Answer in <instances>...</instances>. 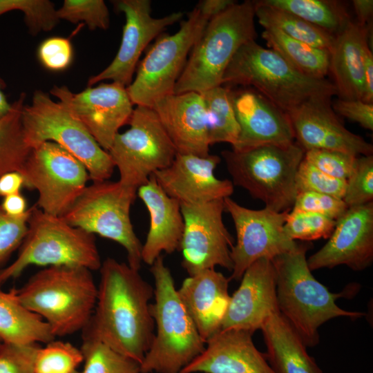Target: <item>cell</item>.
Wrapping results in <instances>:
<instances>
[{
    "label": "cell",
    "mask_w": 373,
    "mask_h": 373,
    "mask_svg": "<svg viewBox=\"0 0 373 373\" xmlns=\"http://www.w3.org/2000/svg\"><path fill=\"white\" fill-rule=\"evenodd\" d=\"M222 318L220 329H242L254 332L273 314L280 312L276 273L271 260L260 258L244 272Z\"/></svg>",
    "instance_id": "cell-21"
},
{
    "label": "cell",
    "mask_w": 373,
    "mask_h": 373,
    "mask_svg": "<svg viewBox=\"0 0 373 373\" xmlns=\"http://www.w3.org/2000/svg\"><path fill=\"white\" fill-rule=\"evenodd\" d=\"M260 329L267 347L266 358L275 373H323L280 312L271 314Z\"/></svg>",
    "instance_id": "cell-28"
},
{
    "label": "cell",
    "mask_w": 373,
    "mask_h": 373,
    "mask_svg": "<svg viewBox=\"0 0 373 373\" xmlns=\"http://www.w3.org/2000/svg\"><path fill=\"white\" fill-rule=\"evenodd\" d=\"M12 10L23 12L32 35L52 30L59 23L55 4L48 0H0V16Z\"/></svg>",
    "instance_id": "cell-37"
},
{
    "label": "cell",
    "mask_w": 373,
    "mask_h": 373,
    "mask_svg": "<svg viewBox=\"0 0 373 373\" xmlns=\"http://www.w3.org/2000/svg\"><path fill=\"white\" fill-rule=\"evenodd\" d=\"M26 97L21 93L0 119V177L10 171L21 173L31 150L25 141L21 122Z\"/></svg>",
    "instance_id": "cell-34"
},
{
    "label": "cell",
    "mask_w": 373,
    "mask_h": 373,
    "mask_svg": "<svg viewBox=\"0 0 373 373\" xmlns=\"http://www.w3.org/2000/svg\"><path fill=\"white\" fill-rule=\"evenodd\" d=\"M327 243L307 259L311 271L346 265L362 271L373 261V202L348 207Z\"/></svg>",
    "instance_id": "cell-18"
},
{
    "label": "cell",
    "mask_w": 373,
    "mask_h": 373,
    "mask_svg": "<svg viewBox=\"0 0 373 373\" xmlns=\"http://www.w3.org/2000/svg\"><path fill=\"white\" fill-rule=\"evenodd\" d=\"M297 194L316 192L343 198L346 180L329 176L307 162L301 161L296 177Z\"/></svg>",
    "instance_id": "cell-41"
},
{
    "label": "cell",
    "mask_w": 373,
    "mask_h": 373,
    "mask_svg": "<svg viewBox=\"0 0 373 373\" xmlns=\"http://www.w3.org/2000/svg\"><path fill=\"white\" fill-rule=\"evenodd\" d=\"M13 291L25 307L49 325L55 337L83 330L97 296L91 271L74 266L45 267Z\"/></svg>",
    "instance_id": "cell-3"
},
{
    "label": "cell",
    "mask_w": 373,
    "mask_h": 373,
    "mask_svg": "<svg viewBox=\"0 0 373 373\" xmlns=\"http://www.w3.org/2000/svg\"><path fill=\"white\" fill-rule=\"evenodd\" d=\"M336 224V220L321 214L291 209L288 212L284 224L287 235L292 240L311 241L328 238Z\"/></svg>",
    "instance_id": "cell-38"
},
{
    "label": "cell",
    "mask_w": 373,
    "mask_h": 373,
    "mask_svg": "<svg viewBox=\"0 0 373 373\" xmlns=\"http://www.w3.org/2000/svg\"><path fill=\"white\" fill-rule=\"evenodd\" d=\"M229 281V278L215 269H204L189 276L178 289L181 301L205 343L220 329L231 297Z\"/></svg>",
    "instance_id": "cell-26"
},
{
    "label": "cell",
    "mask_w": 373,
    "mask_h": 373,
    "mask_svg": "<svg viewBox=\"0 0 373 373\" xmlns=\"http://www.w3.org/2000/svg\"><path fill=\"white\" fill-rule=\"evenodd\" d=\"M347 209L342 198L316 192H301L297 194L291 209L321 214L336 221Z\"/></svg>",
    "instance_id": "cell-46"
},
{
    "label": "cell",
    "mask_w": 373,
    "mask_h": 373,
    "mask_svg": "<svg viewBox=\"0 0 373 373\" xmlns=\"http://www.w3.org/2000/svg\"><path fill=\"white\" fill-rule=\"evenodd\" d=\"M357 156L338 151L311 149L304 159L325 174L346 180L351 175Z\"/></svg>",
    "instance_id": "cell-42"
},
{
    "label": "cell",
    "mask_w": 373,
    "mask_h": 373,
    "mask_svg": "<svg viewBox=\"0 0 373 373\" xmlns=\"http://www.w3.org/2000/svg\"><path fill=\"white\" fill-rule=\"evenodd\" d=\"M332 107L336 115L354 121L366 129L373 130V103L338 97L332 104Z\"/></svg>",
    "instance_id": "cell-47"
},
{
    "label": "cell",
    "mask_w": 373,
    "mask_h": 373,
    "mask_svg": "<svg viewBox=\"0 0 373 373\" xmlns=\"http://www.w3.org/2000/svg\"><path fill=\"white\" fill-rule=\"evenodd\" d=\"M74 372H73V373H74ZM35 373H38V372H35Z\"/></svg>",
    "instance_id": "cell-55"
},
{
    "label": "cell",
    "mask_w": 373,
    "mask_h": 373,
    "mask_svg": "<svg viewBox=\"0 0 373 373\" xmlns=\"http://www.w3.org/2000/svg\"><path fill=\"white\" fill-rule=\"evenodd\" d=\"M211 19L198 3L182 20L178 32L157 37L126 87L133 105L152 107L158 99L174 93L189 53Z\"/></svg>",
    "instance_id": "cell-10"
},
{
    "label": "cell",
    "mask_w": 373,
    "mask_h": 373,
    "mask_svg": "<svg viewBox=\"0 0 373 373\" xmlns=\"http://www.w3.org/2000/svg\"><path fill=\"white\" fill-rule=\"evenodd\" d=\"M150 271L155 282L151 309L156 332L140 363V373H180L202 353L206 343L181 301L162 255Z\"/></svg>",
    "instance_id": "cell-5"
},
{
    "label": "cell",
    "mask_w": 373,
    "mask_h": 373,
    "mask_svg": "<svg viewBox=\"0 0 373 373\" xmlns=\"http://www.w3.org/2000/svg\"><path fill=\"white\" fill-rule=\"evenodd\" d=\"M373 199V156L357 157L354 168L346 180L343 200L348 207L363 205Z\"/></svg>",
    "instance_id": "cell-40"
},
{
    "label": "cell",
    "mask_w": 373,
    "mask_h": 373,
    "mask_svg": "<svg viewBox=\"0 0 373 373\" xmlns=\"http://www.w3.org/2000/svg\"><path fill=\"white\" fill-rule=\"evenodd\" d=\"M25 186V179L19 171H10L0 177V197L20 193L22 187Z\"/></svg>",
    "instance_id": "cell-48"
},
{
    "label": "cell",
    "mask_w": 373,
    "mask_h": 373,
    "mask_svg": "<svg viewBox=\"0 0 373 373\" xmlns=\"http://www.w3.org/2000/svg\"><path fill=\"white\" fill-rule=\"evenodd\" d=\"M220 161L216 155L177 153L171 165L153 175L164 192L180 204L224 200L233 193V184L229 180L216 178L215 170Z\"/></svg>",
    "instance_id": "cell-20"
},
{
    "label": "cell",
    "mask_w": 373,
    "mask_h": 373,
    "mask_svg": "<svg viewBox=\"0 0 373 373\" xmlns=\"http://www.w3.org/2000/svg\"><path fill=\"white\" fill-rule=\"evenodd\" d=\"M108 151L124 186L137 189L173 162L177 151L151 108L137 106L128 123Z\"/></svg>",
    "instance_id": "cell-12"
},
{
    "label": "cell",
    "mask_w": 373,
    "mask_h": 373,
    "mask_svg": "<svg viewBox=\"0 0 373 373\" xmlns=\"http://www.w3.org/2000/svg\"><path fill=\"white\" fill-rule=\"evenodd\" d=\"M254 1L234 3L211 18L193 45L175 84V94L201 93L222 85L226 68L239 48L255 40Z\"/></svg>",
    "instance_id": "cell-6"
},
{
    "label": "cell",
    "mask_w": 373,
    "mask_h": 373,
    "mask_svg": "<svg viewBox=\"0 0 373 373\" xmlns=\"http://www.w3.org/2000/svg\"><path fill=\"white\" fill-rule=\"evenodd\" d=\"M240 132L232 150L240 151L262 145H288L295 142L287 113L253 88L232 90Z\"/></svg>",
    "instance_id": "cell-22"
},
{
    "label": "cell",
    "mask_w": 373,
    "mask_h": 373,
    "mask_svg": "<svg viewBox=\"0 0 373 373\" xmlns=\"http://www.w3.org/2000/svg\"><path fill=\"white\" fill-rule=\"evenodd\" d=\"M204 104L210 146L220 142L236 143L240 128L233 104L232 90L220 85L200 93Z\"/></svg>",
    "instance_id": "cell-33"
},
{
    "label": "cell",
    "mask_w": 373,
    "mask_h": 373,
    "mask_svg": "<svg viewBox=\"0 0 373 373\" xmlns=\"http://www.w3.org/2000/svg\"><path fill=\"white\" fill-rule=\"evenodd\" d=\"M39 343L0 345V373H35Z\"/></svg>",
    "instance_id": "cell-44"
},
{
    "label": "cell",
    "mask_w": 373,
    "mask_h": 373,
    "mask_svg": "<svg viewBox=\"0 0 373 373\" xmlns=\"http://www.w3.org/2000/svg\"><path fill=\"white\" fill-rule=\"evenodd\" d=\"M91 319L85 327L118 353L140 364L154 336L150 300L153 287L128 264L107 258Z\"/></svg>",
    "instance_id": "cell-1"
},
{
    "label": "cell",
    "mask_w": 373,
    "mask_h": 373,
    "mask_svg": "<svg viewBox=\"0 0 373 373\" xmlns=\"http://www.w3.org/2000/svg\"><path fill=\"white\" fill-rule=\"evenodd\" d=\"M82 331L84 367L79 373H140L139 363L115 351L87 329Z\"/></svg>",
    "instance_id": "cell-35"
},
{
    "label": "cell",
    "mask_w": 373,
    "mask_h": 373,
    "mask_svg": "<svg viewBox=\"0 0 373 373\" xmlns=\"http://www.w3.org/2000/svg\"><path fill=\"white\" fill-rule=\"evenodd\" d=\"M352 5L356 17L355 21L361 26L370 24L373 14V1L354 0Z\"/></svg>",
    "instance_id": "cell-51"
},
{
    "label": "cell",
    "mask_w": 373,
    "mask_h": 373,
    "mask_svg": "<svg viewBox=\"0 0 373 373\" xmlns=\"http://www.w3.org/2000/svg\"><path fill=\"white\" fill-rule=\"evenodd\" d=\"M262 37L270 49L303 74L320 79L329 74L328 50L312 46L274 28H264Z\"/></svg>",
    "instance_id": "cell-30"
},
{
    "label": "cell",
    "mask_w": 373,
    "mask_h": 373,
    "mask_svg": "<svg viewBox=\"0 0 373 373\" xmlns=\"http://www.w3.org/2000/svg\"><path fill=\"white\" fill-rule=\"evenodd\" d=\"M223 201L224 211L231 217L236 233V244L231 249L233 269L229 280H240L255 261L260 258L271 260L297 246L284 229L288 212H276L267 207L251 209L230 197Z\"/></svg>",
    "instance_id": "cell-14"
},
{
    "label": "cell",
    "mask_w": 373,
    "mask_h": 373,
    "mask_svg": "<svg viewBox=\"0 0 373 373\" xmlns=\"http://www.w3.org/2000/svg\"><path fill=\"white\" fill-rule=\"evenodd\" d=\"M74 373H79L78 370H76Z\"/></svg>",
    "instance_id": "cell-54"
},
{
    "label": "cell",
    "mask_w": 373,
    "mask_h": 373,
    "mask_svg": "<svg viewBox=\"0 0 373 373\" xmlns=\"http://www.w3.org/2000/svg\"><path fill=\"white\" fill-rule=\"evenodd\" d=\"M0 206L5 213L13 217L22 216L28 209L26 200L21 192L3 198Z\"/></svg>",
    "instance_id": "cell-50"
},
{
    "label": "cell",
    "mask_w": 373,
    "mask_h": 373,
    "mask_svg": "<svg viewBox=\"0 0 373 373\" xmlns=\"http://www.w3.org/2000/svg\"><path fill=\"white\" fill-rule=\"evenodd\" d=\"M222 85L251 87L286 113L312 98L337 95L332 82L303 74L255 40L237 51L224 71Z\"/></svg>",
    "instance_id": "cell-4"
},
{
    "label": "cell",
    "mask_w": 373,
    "mask_h": 373,
    "mask_svg": "<svg viewBox=\"0 0 373 373\" xmlns=\"http://www.w3.org/2000/svg\"><path fill=\"white\" fill-rule=\"evenodd\" d=\"M32 209L22 216L13 217L5 213L0 206V266L22 244Z\"/></svg>",
    "instance_id": "cell-43"
},
{
    "label": "cell",
    "mask_w": 373,
    "mask_h": 373,
    "mask_svg": "<svg viewBox=\"0 0 373 373\" xmlns=\"http://www.w3.org/2000/svg\"><path fill=\"white\" fill-rule=\"evenodd\" d=\"M309 243H298L291 251L271 260L276 273V297L280 314L287 320L306 347L319 343L318 328L339 316L358 318L363 312L346 311L336 300L352 296L358 286L352 285L338 294L330 292L309 269L306 253Z\"/></svg>",
    "instance_id": "cell-2"
},
{
    "label": "cell",
    "mask_w": 373,
    "mask_h": 373,
    "mask_svg": "<svg viewBox=\"0 0 373 373\" xmlns=\"http://www.w3.org/2000/svg\"><path fill=\"white\" fill-rule=\"evenodd\" d=\"M101 265L95 235L34 206L16 259L0 270V287L32 265L74 266L95 271Z\"/></svg>",
    "instance_id": "cell-7"
},
{
    "label": "cell",
    "mask_w": 373,
    "mask_h": 373,
    "mask_svg": "<svg viewBox=\"0 0 373 373\" xmlns=\"http://www.w3.org/2000/svg\"><path fill=\"white\" fill-rule=\"evenodd\" d=\"M83 361L80 348L70 343L52 340L38 348L35 372L73 373Z\"/></svg>",
    "instance_id": "cell-36"
},
{
    "label": "cell",
    "mask_w": 373,
    "mask_h": 373,
    "mask_svg": "<svg viewBox=\"0 0 373 373\" xmlns=\"http://www.w3.org/2000/svg\"><path fill=\"white\" fill-rule=\"evenodd\" d=\"M21 173L25 187L38 192L35 206L58 216L73 205L90 180L77 158L52 142L31 149Z\"/></svg>",
    "instance_id": "cell-13"
},
{
    "label": "cell",
    "mask_w": 373,
    "mask_h": 373,
    "mask_svg": "<svg viewBox=\"0 0 373 373\" xmlns=\"http://www.w3.org/2000/svg\"><path fill=\"white\" fill-rule=\"evenodd\" d=\"M112 2L115 10L125 16L121 44L111 63L99 73L90 77L87 87L104 80H112L128 86L133 81L140 55L149 44L168 26L181 21L184 16L182 12H177L161 18L153 17L149 0Z\"/></svg>",
    "instance_id": "cell-17"
},
{
    "label": "cell",
    "mask_w": 373,
    "mask_h": 373,
    "mask_svg": "<svg viewBox=\"0 0 373 373\" xmlns=\"http://www.w3.org/2000/svg\"><path fill=\"white\" fill-rule=\"evenodd\" d=\"M255 16L264 28L277 29L286 35L312 46L328 50L335 37L289 12L254 1Z\"/></svg>",
    "instance_id": "cell-31"
},
{
    "label": "cell",
    "mask_w": 373,
    "mask_h": 373,
    "mask_svg": "<svg viewBox=\"0 0 373 373\" xmlns=\"http://www.w3.org/2000/svg\"><path fill=\"white\" fill-rule=\"evenodd\" d=\"M41 64L51 71L67 69L73 59V48L69 38L52 37L44 40L37 49Z\"/></svg>",
    "instance_id": "cell-45"
},
{
    "label": "cell",
    "mask_w": 373,
    "mask_h": 373,
    "mask_svg": "<svg viewBox=\"0 0 373 373\" xmlns=\"http://www.w3.org/2000/svg\"><path fill=\"white\" fill-rule=\"evenodd\" d=\"M253 334L242 329H220L180 373H275L265 354L255 347Z\"/></svg>",
    "instance_id": "cell-23"
},
{
    "label": "cell",
    "mask_w": 373,
    "mask_h": 373,
    "mask_svg": "<svg viewBox=\"0 0 373 373\" xmlns=\"http://www.w3.org/2000/svg\"><path fill=\"white\" fill-rule=\"evenodd\" d=\"M365 91L363 101L373 103V54L369 44L363 52Z\"/></svg>",
    "instance_id": "cell-49"
},
{
    "label": "cell",
    "mask_w": 373,
    "mask_h": 373,
    "mask_svg": "<svg viewBox=\"0 0 373 373\" xmlns=\"http://www.w3.org/2000/svg\"><path fill=\"white\" fill-rule=\"evenodd\" d=\"M331 99L314 97L287 113L296 142L305 151L325 149L372 155V145L344 126L332 107Z\"/></svg>",
    "instance_id": "cell-19"
},
{
    "label": "cell",
    "mask_w": 373,
    "mask_h": 373,
    "mask_svg": "<svg viewBox=\"0 0 373 373\" xmlns=\"http://www.w3.org/2000/svg\"><path fill=\"white\" fill-rule=\"evenodd\" d=\"M3 341L0 338V345L2 344Z\"/></svg>",
    "instance_id": "cell-53"
},
{
    "label": "cell",
    "mask_w": 373,
    "mask_h": 373,
    "mask_svg": "<svg viewBox=\"0 0 373 373\" xmlns=\"http://www.w3.org/2000/svg\"><path fill=\"white\" fill-rule=\"evenodd\" d=\"M57 13L59 20L84 22L90 30H106L110 26L108 9L103 0H65Z\"/></svg>",
    "instance_id": "cell-39"
},
{
    "label": "cell",
    "mask_w": 373,
    "mask_h": 373,
    "mask_svg": "<svg viewBox=\"0 0 373 373\" xmlns=\"http://www.w3.org/2000/svg\"><path fill=\"white\" fill-rule=\"evenodd\" d=\"M50 93L90 132L108 151L119 133L128 124L134 108L126 87L117 83H102L74 93L66 86H54Z\"/></svg>",
    "instance_id": "cell-16"
},
{
    "label": "cell",
    "mask_w": 373,
    "mask_h": 373,
    "mask_svg": "<svg viewBox=\"0 0 373 373\" xmlns=\"http://www.w3.org/2000/svg\"><path fill=\"white\" fill-rule=\"evenodd\" d=\"M55 338L49 325L25 307L13 289L6 292L0 288V338L3 343H47Z\"/></svg>",
    "instance_id": "cell-29"
},
{
    "label": "cell",
    "mask_w": 373,
    "mask_h": 373,
    "mask_svg": "<svg viewBox=\"0 0 373 373\" xmlns=\"http://www.w3.org/2000/svg\"><path fill=\"white\" fill-rule=\"evenodd\" d=\"M370 24L361 26L350 20L335 37L329 50V73L337 95L345 99H362L364 96L363 52L369 44Z\"/></svg>",
    "instance_id": "cell-27"
},
{
    "label": "cell",
    "mask_w": 373,
    "mask_h": 373,
    "mask_svg": "<svg viewBox=\"0 0 373 373\" xmlns=\"http://www.w3.org/2000/svg\"><path fill=\"white\" fill-rule=\"evenodd\" d=\"M137 191L119 181L93 182L61 217L72 226L119 244L127 254L128 265L139 271L142 245L130 217Z\"/></svg>",
    "instance_id": "cell-11"
},
{
    "label": "cell",
    "mask_w": 373,
    "mask_h": 373,
    "mask_svg": "<svg viewBox=\"0 0 373 373\" xmlns=\"http://www.w3.org/2000/svg\"><path fill=\"white\" fill-rule=\"evenodd\" d=\"M262 3L292 13L334 37L352 19L344 4L334 0H260Z\"/></svg>",
    "instance_id": "cell-32"
},
{
    "label": "cell",
    "mask_w": 373,
    "mask_h": 373,
    "mask_svg": "<svg viewBox=\"0 0 373 373\" xmlns=\"http://www.w3.org/2000/svg\"><path fill=\"white\" fill-rule=\"evenodd\" d=\"M224 200L180 204L184 231L179 251L189 276L220 266L231 271L233 238L224 225Z\"/></svg>",
    "instance_id": "cell-15"
},
{
    "label": "cell",
    "mask_w": 373,
    "mask_h": 373,
    "mask_svg": "<svg viewBox=\"0 0 373 373\" xmlns=\"http://www.w3.org/2000/svg\"><path fill=\"white\" fill-rule=\"evenodd\" d=\"M21 122L25 141L31 149L46 142L56 143L85 166L92 182L111 177L115 166L108 152L61 103L44 91L35 90L31 104H24Z\"/></svg>",
    "instance_id": "cell-9"
},
{
    "label": "cell",
    "mask_w": 373,
    "mask_h": 373,
    "mask_svg": "<svg viewBox=\"0 0 373 373\" xmlns=\"http://www.w3.org/2000/svg\"><path fill=\"white\" fill-rule=\"evenodd\" d=\"M233 185L243 188L265 207L289 212L297 191L296 177L305 151L296 142L288 145H262L221 153Z\"/></svg>",
    "instance_id": "cell-8"
},
{
    "label": "cell",
    "mask_w": 373,
    "mask_h": 373,
    "mask_svg": "<svg viewBox=\"0 0 373 373\" xmlns=\"http://www.w3.org/2000/svg\"><path fill=\"white\" fill-rule=\"evenodd\" d=\"M6 86L3 79L0 77V119L9 112L11 108V104L8 102L3 93Z\"/></svg>",
    "instance_id": "cell-52"
},
{
    "label": "cell",
    "mask_w": 373,
    "mask_h": 373,
    "mask_svg": "<svg viewBox=\"0 0 373 373\" xmlns=\"http://www.w3.org/2000/svg\"><path fill=\"white\" fill-rule=\"evenodd\" d=\"M137 195L150 216V227L142 247V262L151 265L162 252L171 254L179 250L184 231L181 205L168 195L153 175L140 186Z\"/></svg>",
    "instance_id": "cell-25"
},
{
    "label": "cell",
    "mask_w": 373,
    "mask_h": 373,
    "mask_svg": "<svg viewBox=\"0 0 373 373\" xmlns=\"http://www.w3.org/2000/svg\"><path fill=\"white\" fill-rule=\"evenodd\" d=\"M151 108L178 153L209 154L207 119L200 93H173L158 99Z\"/></svg>",
    "instance_id": "cell-24"
}]
</instances>
